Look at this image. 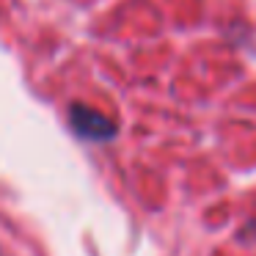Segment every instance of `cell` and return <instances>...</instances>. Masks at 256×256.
Returning a JSON list of instances; mask_svg holds the SVG:
<instances>
[{
  "instance_id": "6da1fadb",
  "label": "cell",
  "mask_w": 256,
  "mask_h": 256,
  "mask_svg": "<svg viewBox=\"0 0 256 256\" xmlns=\"http://www.w3.org/2000/svg\"><path fill=\"white\" fill-rule=\"evenodd\" d=\"M69 124L74 127V132L88 138V140H108L118 130L108 116H102L100 110H94L88 105H80V102H74L69 108Z\"/></svg>"
}]
</instances>
